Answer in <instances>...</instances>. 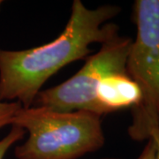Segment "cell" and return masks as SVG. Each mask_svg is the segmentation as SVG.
Segmentation results:
<instances>
[{
  "label": "cell",
  "instance_id": "1",
  "mask_svg": "<svg viewBox=\"0 0 159 159\" xmlns=\"http://www.w3.org/2000/svg\"><path fill=\"white\" fill-rule=\"evenodd\" d=\"M120 11L111 5L89 9L74 0L68 22L56 39L24 51L0 49V102L16 99L23 108L31 107L43 85L57 71L87 57L91 43L102 44L119 34L116 24L106 22Z\"/></svg>",
  "mask_w": 159,
  "mask_h": 159
},
{
  "label": "cell",
  "instance_id": "2",
  "mask_svg": "<svg viewBox=\"0 0 159 159\" xmlns=\"http://www.w3.org/2000/svg\"><path fill=\"white\" fill-rule=\"evenodd\" d=\"M11 125L29 134L28 140L15 148L17 159H77L104 144L101 116L87 111L22 107Z\"/></svg>",
  "mask_w": 159,
  "mask_h": 159
},
{
  "label": "cell",
  "instance_id": "3",
  "mask_svg": "<svg viewBox=\"0 0 159 159\" xmlns=\"http://www.w3.org/2000/svg\"><path fill=\"white\" fill-rule=\"evenodd\" d=\"M136 36L126 61V73L136 83L141 101L132 109L129 136L148 140V132L159 125V0H136L134 5Z\"/></svg>",
  "mask_w": 159,
  "mask_h": 159
},
{
  "label": "cell",
  "instance_id": "4",
  "mask_svg": "<svg viewBox=\"0 0 159 159\" xmlns=\"http://www.w3.org/2000/svg\"><path fill=\"white\" fill-rule=\"evenodd\" d=\"M133 39L119 34L106 41L96 54L70 79L36 95L31 107H44L56 111H87L101 115L97 89L102 80L111 74L126 73V61Z\"/></svg>",
  "mask_w": 159,
  "mask_h": 159
},
{
  "label": "cell",
  "instance_id": "5",
  "mask_svg": "<svg viewBox=\"0 0 159 159\" xmlns=\"http://www.w3.org/2000/svg\"><path fill=\"white\" fill-rule=\"evenodd\" d=\"M97 101L101 115L135 107L141 101V90L125 74H111L104 78L97 89Z\"/></svg>",
  "mask_w": 159,
  "mask_h": 159
},
{
  "label": "cell",
  "instance_id": "6",
  "mask_svg": "<svg viewBox=\"0 0 159 159\" xmlns=\"http://www.w3.org/2000/svg\"><path fill=\"white\" fill-rule=\"evenodd\" d=\"M26 131L20 126L12 125L10 133L0 141V159H4L7 151L11 146L19 141H20L26 134Z\"/></svg>",
  "mask_w": 159,
  "mask_h": 159
},
{
  "label": "cell",
  "instance_id": "7",
  "mask_svg": "<svg viewBox=\"0 0 159 159\" xmlns=\"http://www.w3.org/2000/svg\"><path fill=\"white\" fill-rule=\"evenodd\" d=\"M21 108L22 105L19 102H0V128L11 125L15 115Z\"/></svg>",
  "mask_w": 159,
  "mask_h": 159
},
{
  "label": "cell",
  "instance_id": "8",
  "mask_svg": "<svg viewBox=\"0 0 159 159\" xmlns=\"http://www.w3.org/2000/svg\"><path fill=\"white\" fill-rule=\"evenodd\" d=\"M136 159H156V147L151 139H148L147 144Z\"/></svg>",
  "mask_w": 159,
  "mask_h": 159
},
{
  "label": "cell",
  "instance_id": "9",
  "mask_svg": "<svg viewBox=\"0 0 159 159\" xmlns=\"http://www.w3.org/2000/svg\"><path fill=\"white\" fill-rule=\"evenodd\" d=\"M148 139H151L156 147V159H159V125H154L148 132Z\"/></svg>",
  "mask_w": 159,
  "mask_h": 159
},
{
  "label": "cell",
  "instance_id": "10",
  "mask_svg": "<svg viewBox=\"0 0 159 159\" xmlns=\"http://www.w3.org/2000/svg\"><path fill=\"white\" fill-rule=\"evenodd\" d=\"M2 3H3V1H1V0H0V6H1V5H2Z\"/></svg>",
  "mask_w": 159,
  "mask_h": 159
},
{
  "label": "cell",
  "instance_id": "11",
  "mask_svg": "<svg viewBox=\"0 0 159 159\" xmlns=\"http://www.w3.org/2000/svg\"><path fill=\"white\" fill-rule=\"evenodd\" d=\"M104 159H119V158H104Z\"/></svg>",
  "mask_w": 159,
  "mask_h": 159
}]
</instances>
